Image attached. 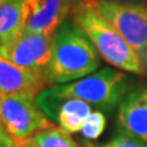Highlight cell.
<instances>
[{"instance_id": "7a4b0ae2", "label": "cell", "mask_w": 147, "mask_h": 147, "mask_svg": "<svg viewBox=\"0 0 147 147\" xmlns=\"http://www.w3.org/2000/svg\"><path fill=\"white\" fill-rule=\"evenodd\" d=\"M135 79L115 67L105 66L84 79L70 84L50 86L38 96L48 99H80L100 112L118 108L135 85Z\"/></svg>"}, {"instance_id": "5b68a950", "label": "cell", "mask_w": 147, "mask_h": 147, "mask_svg": "<svg viewBox=\"0 0 147 147\" xmlns=\"http://www.w3.org/2000/svg\"><path fill=\"white\" fill-rule=\"evenodd\" d=\"M0 125L15 144L53 126L33 97L11 96L0 99Z\"/></svg>"}, {"instance_id": "7c38bea8", "label": "cell", "mask_w": 147, "mask_h": 147, "mask_svg": "<svg viewBox=\"0 0 147 147\" xmlns=\"http://www.w3.org/2000/svg\"><path fill=\"white\" fill-rule=\"evenodd\" d=\"M27 141L33 147H80L70 134L54 125L38 131Z\"/></svg>"}, {"instance_id": "9c48e42d", "label": "cell", "mask_w": 147, "mask_h": 147, "mask_svg": "<svg viewBox=\"0 0 147 147\" xmlns=\"http://www.w3.org/2000/svg\"><path fill=\"white\" fill-rule=\"evenodd\" d=\"M117 127L120 134L147 144V82L136 85L118 107Z\"/></svg>"}, {"instance_id": "4fadbf2b", "label": "cell", "mask_w": 147, "mask_h": 147, "mask_svg": "<svg viewBox=\"0 0 147 147\" xmlns=\"http://www.w3.org/2000/svg\"><path fill=\"white\" fill-rule=\"evenodd\" d=\"M105 125H107L105 114L100 110H94L91 113L80 132L87 141H94L103 134Z\"/></svg>"}, {"instance_id": "5bb4252c", "label": "cell", "mask_w": 147, "mask_h": 147, "mask_svg": "<svg viewBox=\"0 0 147 147\" xmlns=\"http://www.w3.org/2000/svg\"><path fill=\"white\" fill-rule=\"evenodd\" d=\"M84 146L85 147H147V144L119 132V135L114 136L113 139L105 141L103 144H93L91 141H86Z\"/></svg>"}, {"instance_id": "52a82bcc", "label": "cell", "mask_w": 147, "mask_h": 147, "mask_svg": "<svg viewBox=\"0 0 147 147\" xmlns=\"http://www.w3.org/2000/svg\"><path fill=\"white\" fill-rule=\"evenodd\" d=\"M53 36L21 30L0 47V55L18 66L44 70L52 59Z\"/></svg>"}, {"instance_id": "3957f363", "label": "cell", "mask_w": 147, "mask_h": 147, "mask_svg": "<svg viewBox=\"0 0 147 147\" xmlns=\"http://www.w3.org/2000/svg\"><path fill=\"white\" fill-rule=\"evenodd\" d=\"M71 20L87 36L105 63L121 71L144 76L136 52L120 33L99 15L91 0H82L71 16Z\"/></svg>"}, {"instance_id": "d6986e66", "label": "cell", "mask_w": 147, "mask_h": 147, "mask_svg": "<svg viewBox=\"0 0 147 147\" xmlns=\"http://www.w3.org/2000/svg\"><path fill=\"white\" fill-rule=\"evenodd\" d=\"M0 99H1V93H0Z\"/></svg>"}, {"instance_id": "8992f818", "label": "cell", "mask_w": 147, "mask_h": 147, "mask_svg": "<svg viewBox=\"0 0 147 147\" xmlns=\"http://www.w3.org/2000/svg\"><path fill=\"white\" fill-rule=\"evenodd\" d=\"M82 0H24L22 30L53 36L64 22L70 20Z\"/></svg>"}, {"instance_id": "e0dca14e", "label": "cell", "mask_w": 147, "mask_h": 147, "mask_svg": "<svg viewBox=\"0 0 147 147\" xmlns=\"http://www.w3.org/2000/svg\"><path fill=\"white\" fill-rule=\"evenodd\" d=\"M15 147H33L28 141H24V142H18V144H15Z\"/></svg>"}, {"instance_id": "8fae6325", "label": "cell", "mask_w": 147, "mask_h": 147, "mask_svg": "<svg viewBox=\"0 0 147 147\" xmlns=\"http://www.w3.org/2000/svg\"><path fill=\"white\" fill-rule=\"evenodd\" d=\"M22 1L0 3V47L22 30Z\"/></svg>"}, {"instance_id": "ac0fdd59", "label": "cell", "mask_w": 147, "mask_h": 147, "mask_svg": "<svg viewBox=\"0 0 147 147\" xmlns=\"http://www.w3.org/2000/svg\"><path fill=\"white\" fill-rule=\"evenodd\" d=\"M5 1H9V0H0V3H5Z\"/></svg>"}, {"instance_id": "2e32d148", "label": "cell", "mask_w": 147, "mask_h": 147, "mask_svg": "<svg viewBox=\"0 0 147 147\" xmlns=\"http://www.w3.org/2000/svg\"><path fill=\"white\" fill-rule=\"evenodd\" d=\"M115 3H125V4H137V5H147V0H109Z\"/></svg>"}, {"instance_id": "30bf717a", "label": "cell", "mask_w": 147, "mask_h": 147, "mask_svg": "<svg viewBox=\"0 0 147 147\" xmlns=\"http://www.w3.org/2000/svg\"><path fill=\"white\" fill-rule=\"evenodd\" d=\"M36 100L49 120L67 134L80 132L92 113L91 105L80 99L55 100L37 96Z\"/></svg>"}, {"instance_id": "ba28073f", "label": "cell", "mask_w": 147, "mask_h": 147, "mask_svg": "<svg viewBox=\"0 0 147 147\" xmlns=\"http://www.w3.org/2000/svg\"><path fill=\"white\" fill-rule=\"evenodd\" d=\"M49 86L44 70L22 67L0 55V93L1 97L26 96L37 98Z\"/></svg>"}, {"instance_id": "9a60e30c", "label": "cell", "mask_w": 147, "mask_h": 147, "mask_svg": "<svg viewBox=\"0 0 147 147\" xmlns=\"http://www.w3.org/2000/svg\"><path fill=\"white\" fill-rule=\"evenodd\" d=\"M0 147H15V142L0 125Z\"/></svg>"}, {"instance_id": "6da1fadb", "label": "cell", "mask_w": 147, "mask_h": 147, "mask_svg": "<svg viewBox=\"0 0 147 147\" xmlns=\"http://www.w3.org/2000/svg\"><path fill=\"white\" fill-rule=\"evenodd\" d=\"M99 65L100 57L94 45L70 18L53 36L52 59L44 75L49 87L65 85L96 72Z\"/></svg>"}, {"instance_id": "277c9868", "label": "cell", "mask_w": 147, "mask_h": 147, "mask_svg": "<svg viewBox=\"0 0 147 147\" xmlns=\"http://www.w3.org/2000/svg\"><path fill=\"white\" fill-rule=\"evenodd\" d=\"M92 5L104 17L130 47L136 52L144 76L147 75V5L91 0Z\"/></svg>"}]
</instances>
